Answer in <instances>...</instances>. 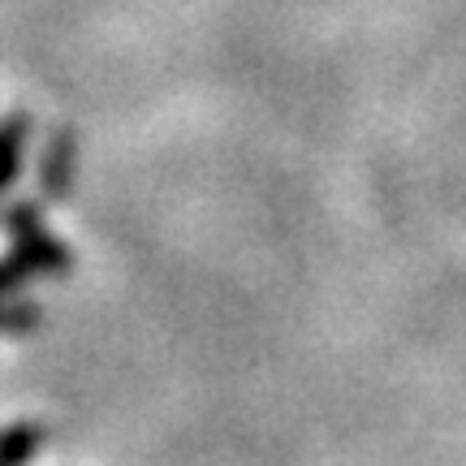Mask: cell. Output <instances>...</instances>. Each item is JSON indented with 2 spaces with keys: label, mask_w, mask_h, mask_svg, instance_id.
<instances>
[{
  "label": "cell",
  "mask_w": 466,
  "mask_h": 466,
  "mask_svg": "<svg viewBox=\"0 0 466 466\" xmlns=\"http://www.w3.org/2000/svg\"><path fill=\"white\" fill-rule=\"evenodd\" d=\"M31 453V436H9L5 445H0V466H22V458Z\"/></svg>",
  "instance_id": "1"
}]
</instances>
